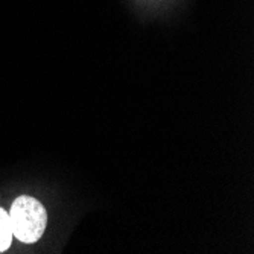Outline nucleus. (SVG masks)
Listing matches in <instances>:
<instances>
[{"mask_svg": "<svg viewBox=\"0 0 254 254\" xmlns=\"http://www.w3.org/2000/svg\"><path fill=\"white\" fill-rule=\"evenodd\" d=\"M9 219L12 233L20 242L35 244L48 225V212L38 199L21 195L11 205Z\"/></svg>", "mask_w": 254, "mask_h": 254, "instance_id": "1", "label": "nucleus"}, {"mask_svg": "<svg viewBox=\"0 0 254 254\" xmlns=\"http://www.w3.org/2000/svg\"><path fill=\"white\" fill-rule=\"evenodd\" d=\"M12 238H14V233H12L9 213L0 207V253H3L9 248Z\"/></svg>", "mask_w": 254, "mask_h": 254, "instance_id": "2", "label": "nucleus"}]
</instances>
